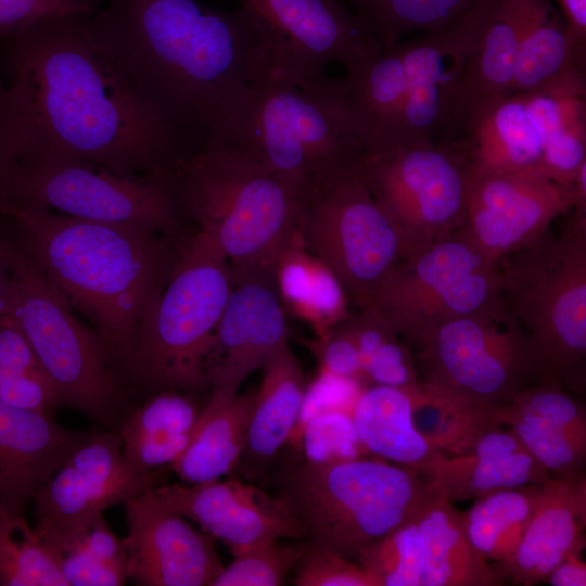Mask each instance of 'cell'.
<instances>
[{"label":"cell","mask_w":586,"mask_h":586,"mask_svg":"<svg viewBox=\"0 0 586 586\" xmlns=\"http://www.w3.org/2000/svg\"><path fill=\"white\" fill-rule=\"evenodd\" d=\"M271 540L233 553L234 559L219 572L209 586H279L298 562L304 544Z\"/></svg>","instance_id":"obj_42"},{"label":"cell","mask_w":586,"mask_h":586,"mask_svg":"<svg viewBox=\"0 0 586 586\" xmlns=\"http://www.w3.org/2000/svg\"><path fill=\"white\" fill-rule=\"evenodd\" d=\"M359 158L313 178L303 192L296 229L307 252L332 271L358 308L410 254L368 188Z\"/></svg>","instance_id":"obj_10"},{"label":"cell","mask_w":586,"mask_h":586,"mask_svg":"<svg viewBox=\"0 0 586 586\" xmlns=\"http://www.w3.org/2000/svg\"><path fill=\"white\" fill-rule=\"evenodd\" d=\"M340 323L354 345L359 384L410 388L419 383L412 349L381 311L366 305Z\"/></svg>","instance_id":"obj_36"},{"label":"cell","mask_w":586,"mask_h":586,"mask_svg":"<svg viewBox=\"0 0 586 586\" xmlns=\"http://www.w3.org/2000/svg\"><path fill=\"white\" fill-rule=\"evenodd\" d=\"M155 475L128 466L118 434L91 431L35 494L34 528L58 557L103 519L105 509L154 485Z\"/></svg>","instance_id":"obj_16"},{"label":"cell","mask_w":586,"mask_h":586,"mask_svg":"<svg viewBox=\"0 0 586 586\" xmlns=\"http://www.w3.org/2000/svg\"><path fill=\"white\" fill-rule=\"evenodd\" d=\"M276 496L307 543L349 560L415 519L433 497L412 468L364 457L290 463L276 479Z\"/></svg>","instance_id":"obj_5"},{"label":"cell","mask_w":586,"mask_h":586,"mask_svg":"<svg viewBox=\"0 0 586 586\" xmlns=\"http://www.w3.org/2000/svg\"><path fill=\"white\" fill-rule=\"evenodd\" d=\"M586 477L551 475L540 486L528 525L512 556L496 572L515 585L546 581L570 552L585 546Z\"/></svg>","instance_id":"obj_25"},{"label":"cell","mask_w":586,"mask_h":586,"mask_svg":"<svg viewBox=\"0 0 586 586\" xmlns=\"http://www.w3.org/2000/svg\"><path fill=\"white\" fill-rule=\"evenodd\" d=\"M382 50L411 33L432 34L460 22L474 0H349Z\"/></svg>","instance_id":"obj_38"},{"label":"cell","mask_w":586,"mask_h":586,"mask_svg":"<svg viewBox=\"0 0 586 586\" xmlns=\"http://www.w3.org/2000/svg\"><path fill=\"white\" fill-rule=\"evenodd\" d=\"M232 285V266L204 233L183 235L157 301L140 323L125 371L150 386L208 387L207 365Z\"/></svg>","instance_id":"obj_7"},{"label":"cell","mask_w":586,"mask_h":586,"mask_svg":"<svg viewBox=\"0 0 586 586\" xmlns=\"http://www.w3.org/2000/svg\"><path fill=\"white\" fill-rule=\"evenodd\" d=\"M156 492L169 508L231 552L277 539L305 538L303 526L278 496L238 479L170 484Z\"/></svg>","instance_id":"obj_22"},{"label":"cell","mask_w":586,"mask_h":586,"mask_svg":"<svg viewBox=\"0 0 586 586\" xmlns=\"http://www.w3.org/2000/svg\"><path fill=\"white\" fill-rule=\"evenodd\" d=\"M535 0H474L460 20L470 41L460 100L509 94L519 47Z\"/></svg>","instance_id":"obj_27"},{"label":"cell","mask_w":586,"mask_h":586,"mask_svg":"<svg viewBox=\"0 0 586 586\" xmlns=\"http://www.w3.org/2000/svg\"><path fill=\"white\" fill-rule=\"evenodd\" d=\"M232 285L207 365L211 396L228 400L243 381L289 343L275 266L232 265Z\"/></svg>","instance_id":"obj_19"},{"label":"cell","mask_w":586,"mask_h":586,"mask_svg":"<svg viewBox=\"0 0 586 586\" xmlns=\"http://www.w3.org/2000/svg\"><path fill=\"white\" fill-rule=\"evenodd\" d=\"M200 411L190 393L161 390L151 396L119 429L128 466L152 473L171 464L188 445Z\"/></svg>","instance_id":"obj_30"},{"label":"cell","mask_w":586,"mask_h":586,"mask_svg":"<svg viewBox=\"0 0 586 586\" xmlns=\"http://www.w3.org/2000/svg\"><path fill=\"white\" fill-rule=\"evenodd\" d=\"M20 149L21 133L16 107L0 65V217L10 205L9 179Z\"/></svg>","instance_id":"obj_47"},{"label":"cell","mask_w":586,"mask_h":586,"mask_svg":"<svg viewBox=\"0 0 586 586\" xmlns=\"http://www.w3.org/2000/svg\"><path fill=\"white\" fill-rule=\"evenodd\" d=\"M351 413L362 445L381 459L412 468L433 454L413 425L408 388L367 386Z\"/></svg>","instance_id":"obj_34"},{"label":"cell","mask_w":586,"mask_h":586,"mask_svg":"<svg viewBox=\"0 0 586 586\" xmlns=\"http://www.w3.org/2000/svg\"><path fill=\"white\" fill-rule=\"evenodd\" d=\"M298 447L310 462L352 459L367 453L346 409H329L313 416L301 430Z\"/></svg>","instance_id":"obj_43"},{"label":"cell","mask_w":586,"mask_h":586,"mask_svg":"<svg viewBox=\"0 0 586 586\" xmlns=\"http://www.w3.org/2000/svg\"><path fill=\"white\" fill-rule=\"evenodd\" d=\"M359 165L373 198L398 227L410 254L462 227L472 173L462 141L365 149Z\"/></svg>","instance_id":"obj_14"},{"label":"cell","mask_w":586,"mask_h":586,"mask_svg":"<svg viewBox=\"0 0 586 586\" xmlns=\"http://www.w3.org/2000/svg\"><path fill=\"white\" fill-rule=\"evenodd\" d=\"M127 579L143 586L208 585L224 569L212 536L169 508L154 485L125 502Z\"/></svg>","instance_id":"obj_20"},{"label":"cell","mask_w":586,"mask_h":586,"mask_svg":"<svg viewBox=\"0 0 586 586\" xmlns=\"http://www.w3.org/2000/svg\"><path fill=\"white\" fill-rule=\"evenodd\" d=\"M0 585L67 586L58 557L25 513L0 506Z\"/></svg>","instance_id":"obj_40"},{"label":"cell","mask_w":586,"mask_h":586,"mask_svg":"<svg viewBox=\"0 0 586 586\" xmlns=\"http://www.w3.org/2000/svg\"><path fill=\"white\" fill-rule=\"evenodd\" d=\"M582 552H570L557 564L547 576L546 581L552 586H585L586 564L582 559Z\"/></svg>","instance_id":"obj_49"},{"label":"cell","mask_w":586,"mask_h":586,"mask_svg":"<svg viewBox=\"0 0 586 586\" xmlns=\"http://www.w3.org/2000/svg\"><path fill=\"white\" fill-rule=\"evenodd\" d=\"M578 65L586 69V0H557Z\"/></svg>","instance_id":"obj_48"},{"label":"cell","mask_w":586,"mask_h":586,"mask_svg":"<svg viewBox=\"0 0 586 586\" xmlns=\"http://www.w3.org/2000/svg\"><path fill=\"white\" fill-rule=\"evenodd\" d=\"M408 391L413 425L433 451L461 454L497 426L491 409L444 388L419 381Z\"/></svg>","instance_id":"obj_35"},{"label":"cell","mask_w":586,"mask_h":586,"mask_svg":"<svg viewBox=\"0 0 586 586\" xmlns=\"http://www.w3.org/2000/svg\"><path fill=\"white\" fill-rule=\"evenodd\" d=\"M219 142L302 189L318 174L358 160L362 152L337 104L272 74L253 88Z\"/></svg>","instance_id":"obj_11"},{"label":"cell","mask_w":586,"mask_h":586,"mask_svg":"<svg viewBox=\"0 0 586 586\" xmlns=\"http://www.w3.org/2000/svg\"><path fill=\"white\" fill-rule=\"evenodd\" d=\"M102 0H0V36L38 17L64 13H94Z\"/></svg>","instance_id":"obj_46"},{"label":"cell","mask_w":586,"mask_h":586,"mask_svg":"<svg viewBox=\"0 0 586 586\" xmlns=\"http://www.w3.org/2000/svg\"><path fill=\"white\" fill-rule=\"evenodd\" d=\"M90 433L0 402V506L25 513L37 491Z\"/></svg>","instance_id":"obj_26"},{"label":"cell","mask_w":586,"mask_h":586,"mask_svg":"<svg viewBox=\"0 0 586 586\" xmlns=\"http://www.w3.org/2000/svg\"><path fill=\"white\" fill-rule=\"evenodd\" d=\"M59 566L67 586H119L127 579L124 570L93 555L79 544H73L58 556Z\"/></svg>","instance_id":"obj_45"},{"label":"cell","mask_w":586,"mask_h":586,"mask_svg":"<svg viewBox=\"0 0 586 586\" xmlns=\"http://www.w3.org/2000/svg\"><path fill=\"white\" fill-rule=\"evenodd\" d=\"M91 25L189 152L222 140L273 69L276 37L244 5L225 11L196 0H102Z\"/></svg>","instance_id":"obj_2"},{"label":"cell","mask_w":586,"mask_h":586,"mask_svg":"<svg viewBox=\"0 0 586 586\" xmlns=\"http://www.w3.org/2000/svg\"><path fill=\"white\" fill-rule=\"evenodd\" d=\"M500 286L499 266L487 263L458 229L403 258L367 305L381 311L412 349L438 324L496 298Z\"/></svg>","instance_id":"obj_15"},{"label":"cell","mask_w":586,"mask_h":586,"mask_svg":"<svg viewBox=\"0 0 586 586\" xmlns=\"http://www.w3.org/2000/svg\"><path fill=\"white\" fill-rule=\"evenodd\" d=\"M412 469L433 496L451 504L502 488L542 484L551 476L517 436L500 425L485 432L467 451H433Z\"/></svg>","instance_id":"obj_24"},{"label":"cell","mask_w":586,"mask_h":586,"mask_svg":"<svg viewBox=\"0 0 586 586\" xmlns=\"http://www.w3.org/2000/svg\"><path fill=\"white\" fill-rule=\"evenodd\" d=\"M412 354L419 381L488 409L538 382L526 335L500 294L474 311L438 324Z\"/></svg>","instance_id":"obj_13"},{"label":"cell","mask_w":586,"mask_h":586,"mask_svg":"<svg viewBox=\"0 0 586 586\" xmlns=\"http://www.w3.org/2000/svg\"><path fill=\"white\" fill-rule=\"evenodd\" d=\"M406 95L392 143L454 141L470 41L460 23L402 43Z\"/></svg>","instance_id":"obj_21"},{"label":"cell","mask_w":586,"mask_h":586,"mask_svg":"<svg viewBox=\"0 0 586 586\" xmlns=\"http://www.w3.org/2000/svg\"><path fill=\"white\" fill-rule=\"evenodd\" d=\"M420 586H498L502 578L471 544L461 513L433 496L416 517Z\"/></svg>","instance_id":"obj_29"},{"label":"cell","mask_w":586,"mask_h":586,"mask_svg":"<svg viewBox=\"0 0 586 586\" xmlns=\"http://www.w3.org/2000/svg\"><path fill=\"white\" fill-rule=\"evenodd\" d=\"M356 559L378 586H420L416 518L369 544Z\"/></svg>","instance_id":"obj_41"},{"label":"cell","mask_w":586,"mask_h":586,"mask_svg":"<svg viewBox=\"0 0 586 586\" xmlns=\"http://www.w3.org/2000/svg\"><path fill=\"white\" fill-rule=\"evenodd\" d=\"M9 195L14 204L182 237L184 216L168 177L124 176L72 155L26 151L12 166Z\"/></svg>","instance_id":"obj_12"},{"label":"cell","mask_w":586,"mask_h":586,"mask_svg":"<svg viewBox=\"0 0 586 586\" xmlns=\"http://www.w3.org/2000/svg\"><path fill=\"white\" fill-rule=\"evenodd\" d=\"M542 484L491 492L461 513L469 540L484 558L500 564L512 556L533 515Z\"/></svg>","instance_id":"obj_37"},{"label":"cell","mask_w":586,"mask_h":586,"mask_svg":"<svg viewBox=\"0 0 586 586\" xmlns=\"http://www.w3.org/2000/svg\"><path fill=\"white\" fill-rule=\"evenodd\" d=\"M296 565L297 586H378L359 564L307 542Z\"/></svg>","instance_id":"obj_44"},{"label":"cell","mask_w":586,"mask_h":586,"mask_svg":"<svg viewBox=\"0 0 586 586\" xmlns=\"http://www.w3.org/2000/svg\"><path fill=\"white\" fill-rule=\"evenodd\" d=\"M91 15L50 14L0 36L20 153L58 152L124 176L165 178L189 150L101 42Z\"/></svg>","instance_id":"obj_1"},{"label":"cell","mask_w":586,"mask_h":586,"mask_svg":"<svg viewBox=\"0 0 586 586\" xmlns=\"http://www.w3.org/2000/svg\"><path fill=\"white\" fill-rule=\"evenodd\" d=\"M262 368V384L234 469L252 482L266 479L280 449L290 441L306 392L303 371L289 343L270 355Z\"/></svg>","instance_id":"obj_28"},{"label":"cell","mask_w":586,"mask_h":586,"mask_svg":"<svg viewBox=\"0 0 586 586\" xmlns=\"http://www.w3.org/2000/svg\"><path fill=\"white\" fill-rule=\"evenodd\" d=\"M11 273L9 313L65 404L95 421H110L123 400L112 353L87 328L31 262L2 220Z\"/></svg>","instance_id":"obj_9"},{"label":"cell","mask_w":586,"mask_h":586,"mask_svg":"<svg viewBox=\"0 0 586 586\" xmlns=\"http://www.w3.org/2000/svg\"><path fill=\"white\" fill-rule=\"evenodd\" d=\"M275 276L283 307L305 321L316 337L323 339L351 315L341 283L307 252L298 234L275 263Z\"/></svg>","instance_id":"obj_33"},{"label":"cell","mask_w":586,"mask_h":586,"mask_svg":"<svg viewBox=\"0 0 586 586\" xmlns=\"http://www.w3.org/2000/svg\"><path fill=\"white\" fill-rule=\"evenodd\" d=\"M0 402L48 415L60 405L54 385L9 310L0 315Z\"/></svg>","instance_id":"obj_39"},{"label":"cell","mask_w":586,"mask_h":586,"mask_svg":"<svg viewBox=\"0 0 586 586\" xmlns=\"http://www.w3.org/2000/svg\"><path fill=\"white\" fill-rule=\"evenodd\" d=\"M576 204L574 184L473 169L460 230L487 263L500 264L545 234Z\"/></svg>","instance_id":"obj_18"},{"label":"cell","mask_w":586,"mask_h":586,"mask_svg":"<svg viewBox=\"0 0 586 586\" xmlns=\"http://www.w3.org/2000/svg\"><path fill=\"white\" fill-rule=\"evenodd\" d=\"M491 412L496 424L508 428L551 475L584 473L586 410L564 387L527 385Z\"/></svg>","instance_id":"obj_23"},{"label":"cell","mask_w":586,"mask_h":586,"mask_svg":"<svg viewBox=\"0 0 586 586\" xmlns=\"http://www.w3.org/2000/svg\"><path fill=\"white\" fill-rule=\"evenodd\" d=\"M586 72L561 14L550 0H535L519 47L510 93L586 87Z\"/></svg>","instance_id":"obj_32"},{"label":"cell","mask_w":586,"mask_h":586,"mask_svg":"<svg viewBox=\"0 0 586 586\" xmlns=\"http://www.w3.org/2000/svg\"><path fill=\"white\" fill-rule=\"evenodd\" d=\"M11 273L4 245V234L0 218V315L9 310Z\"/></svg>","instance_id":"obj_50"},{"label":"cell","mask_w":586,"mask_h":586,"mask_svg":"<svg viewBox=\"0 0 586 586\" xmlns=\"http://www.w3.org/2000/svg\"><path fill=\"white\" fill-rule=\"evenodd\" d=\"M2 217L54 291L91 322L125 370L136 332L166 284L181 237L14 203Z\"/></svg>","instance_id":"obj_3"},{"label":"cell","mask_w":586,"mask_h":586,"mask_svg":"<svg viewBox=\"0 0 586 586\" xmlns=\"http://www.w3.org/2000/svg\"><path fill=\"white\" fill-rule=\"evenodd\" d=\"M558 235L547 231L500 266V295L524 331L537 383L582 378L586 359V211L572 208Z\"/></svg>","instance_id":"obj_6"},{"label":"cell","mask_w":586,"mask_h":586,"mask_svg":"<svg viewBox=\"0 0 586 586\" xmlns=\"http://www.w3.org/2000/svg\"><path fill=\"white\" fill-rule=\"evenodd\" d=\"M454 141L467 145L473 169L574 184L586 162V89L460 101Z\"/></svg>","instance_id":"obj_8"},{"label":"cell","mask_w":586,"mask_h":586,"mask_svg":"<svg viewBox=\"0 0 586 586\" xmlns=\"http://www.w3.org/2000/svg\"><path fill=\"white\" fill-rule=\"evenodd\" d=\"M256 394L251 390L228 400L208 396L188 445L171 463L181 480L188 484L218 480L235 469Z\"/></svg>","instance_id":"obj_31"},{"label":"cell","mask_w":586,"mask_h":586,"mask_svg":"<svg viewBox=\"0 0 586 586\" xmlns=\"http://www.w3.org/2000/svg\"><path fill=\"white\" fill-rule=\"evenodd\" d=\"M170 184L183 214L237 266H275L294 240L304 189L226 143L177 158Z\"/></svg>","instance_id":"obj_4"},{"label":"cell","mask_w":586,"mask_h":586,"mask_svg":"<svg viewBox=\"0 0 586 586\" xmlns=\"http://www.w3.org/2000/svg\"><path fill=\"white\" fill-rule=\"evenodd\" d=\"M239 1L276 37L271 74L297 86L324 75L331 63L347 72L382 51L367 24L336 0Z\"/></svg>","instance_id":"obj_17"}]
</instances>
